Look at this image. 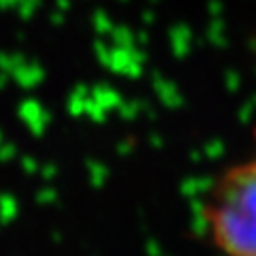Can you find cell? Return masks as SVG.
Returning a JSON list of instances; mask_svg holds the SVG:
<instances>
[{
  "label": "cell",
  "instance_id": "cell-1",
  "mask_svg": "<svg viewBox=\"0 0 256 256\" xmlns=\"http://www.w3.org/2000/svg\"><path fill=\"white\" fill-rule=\"evenodd\" d=\"M202 224L222 256H256V154L214 180L202 202Z\"/></svg>",
  "mask_w": 256,
  "mask_h": 256
}]
</instances>
